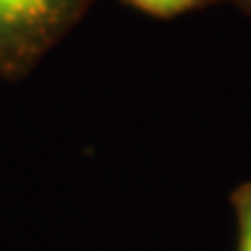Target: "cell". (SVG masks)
<instances>
[{
	"instance_id": "cell-1",
	"label": "cell",
	"mask_w": 251,
	"mask_h": 251,
	"mask_svg": "<svg viewBox=\"0 0 251 251\" xmlns=\"http://www.w3.org/2000/svg\"><path fill=\"white\" fill-rule=\"evenodd\" d=\"M93 0H0V75L30 70Z\"/></svg>"
},
{
	"instance_id": "cell-3",
	"label": "cell",
	"mask_w": 251,
	"mask_h": 251,
	"mask_svg": "<svg viewBox=\"0 0 251 251\" xmlns=\"http://www.w3.org/2000/svg\"><path fill=\"white\" fill-rule=\"evenodd\" d=\"M128 5L137 7L140 12H147L151 17H161V19H170L177 17L181 12H188L193 7H200L207 0H126Z\"/></svg>"
},
{
	"instance_id": "cell-4",
	"label": "cell",
	"mask_w": 251,
	"mask_h": 251,
	"mask_svg": "<svg viewBox=\"0 0 251 251\" xmlns=\"http://www.w3.org/2000/svg\"><path fill=\"white\" fill-rule=\"evenodd\" d=\"M233 2L237 5V7H242L247 14H251V0H233Z\"/></svg>"
},
{
	"instance_id": "cell-2",
	"label": "cell",
	"mask_w": 251,
	"mask_h": 251,
	"mask_svg": "<svg viewBox=\"0 0 251 251\" xmlns=\"http://www.w3.org/2000/svg\"><path fill=\"white\" fill-rule=\"evenodd\" d=\"M230 205L237 221V244L235 251H251V181H244L233 191Z\"/></svg>"
}]
</instances>
